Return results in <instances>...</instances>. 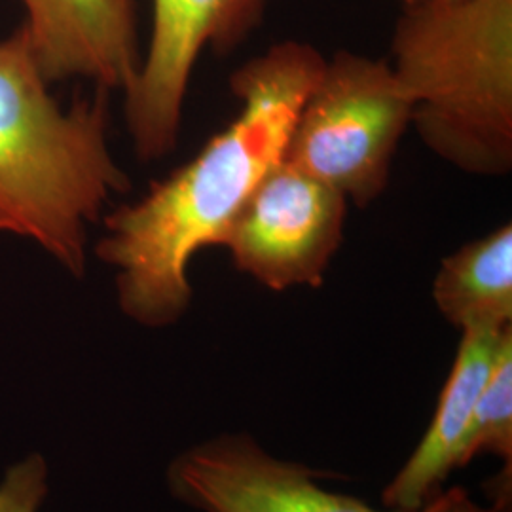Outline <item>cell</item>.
I'll use <instances>...</instances> for the list:
<instances>
[{
	"mask_svg": "<svg viewBox=\"0 0 512 512\" xmlns=\"http://www.w3.org/2000/svg\"><path fill=\"white\" fill-rule=\"evenodd\" d=\"M433 298L442 317L459 330L511 327V222L446 256Z\"/></svg>",
	"mask_w": 512,
	"mask_h": 512,
	"instance_id": "cell-10",
	"label": "cell"
},
{
	"mask_svg": "<svg viewBox=\"0 0 512 512\" xmlns=\"http://www.w3.org/2000/svg\"><path fill=\"white\" fill-rule=\"evenodd\" d=\"M46 495V465L31 456L14 465L0 484V512H37Z\"/></svg>",
	"mask_w": 512,
	"mask_h": 512,
	"instance_id": "cell-12",
	"label": "cell"
},
{
	"mask_svg": "<svg viewBox=\"0 0 512 512\" xmlns=\"http://www.w3.org/2000/svg\"><path fill=\"white\" fill-rule=\"evenodd\" d=\"M478 454H494L511 463L512 346L503 351L476 401L473 420L461 444L458 467H465Z\"/></svg>",
	"mask_w": 512,
	"mask_h": 512,
	"instance_id": "cell-11",
	"label": "cell"
},
{
	"mask_svg": "<svg viewBox=\"0 0 512 512\" xmlns=\"http://www.w3.org/2000/svg\"><path fill=\"white\" fill-rule=\"evenodd\" d=\"M431 512H503L499 507H482L475 503L463 488L442 490L431 499Z\"/></svg>",
	"mask_w": 512,
	"mask_h": 512,
	"instance_id": "cell-13",
	"label": "cell"
},
{
	"mask_svg": "<svg viewBox=\"0 0 512 512\" xmlns=\"http://www.w3.org/2000/svg\"><path fill=\"white\" fill-rule=\"evenodd\" d=\"M348 203L336 188L281 160L217 247L230 253L239 272L272 291L317 289L342 245Z\"/></svg>",
	"mask_w": 512,
	"mask_h": 512,
	"instance_id": "cell-6",
	"label": "cell"
},
{
	"mask_svg": "<svg viewBox=\"0 0 512 512\" xmlns=\"http://www.w3.org/2000/svg\"><path fill=\"white\" fill-rule=\"evenodd\" d=\"M404 6H420V4H433V2H452V0H401Z\"/></svg>",
	"mask_w": 512,
	"mask_h": 512,
	"instance_id": "cell-14",
	"label": "cell"
},
{
	"mask_svg": "<svg viewBox=\"0 0 512 512\" xmlns=\"http://www.w3.org/2000/svg\"><path fill=\"white\" fill-rule=\"evenodd\" d=\"M325 61L308 42L283 40L243 63L230 76V92L241 103L234 122L139 200L103 215L95 255L116 270L118 302L129 319L162 329L183 317L192 300V258L217 247L256 186L283 160Z\"/></svg>",
	"mask_w": 512,
	"mask_h": 512,
	"instance_id": "cell-1",
	"label": "cell"
},
{
	"mask_svg": "<svg viewBox=\"0 0 512 512\" xmlns=\"http://www.w3.org/2000/svg\"><path fill=\"white\" fill-rule=\"evenodd\" d=\"M509 346L511 327L461 330L456 361L442 387L435 418L414 454L385 488V507L420 511L442 492V480L458 467L476 401Z\"/></svg>",
	"mask_w": 512,
	"mask_h": 512,
	"instance_id": "cell-9",
	"label": "cell"
},
{
	"mask_svg": "<svg viewBox=\"0 0 512 512\" xmlns=\"http://www.w3.org/2000/svg\"><path fill=\"white\" fill-rule=\"evenodd\" d=\"M21 27L50 84L126 92L141 65L135 0H19Z\"/></svg>",
	"mask_w": 512,
	"mask_h": 512,
	"instance_id": "cell-8",
	"label": "cell"
},
{
	"mask_svg": "<svg viewBox=\"0 0 512 512\" xmlns=\"http://www.w3.org/2000/svg\"><path fill=\"white\" fill-rule=\"evenodd\" d=\"M177 499L202 512H431L376 511L349 495L319 486L308 467L270 456L249 435H220L190 448L169 467Z\"/></svg>",
	"mask_w": 512,
	"mask_h": 512,
	"instance_id": "cell-7",
	"label": "cell"
},
{
	"mask_svg": "<svg viewBox=\"0 0 512 512\" xmlns=\"http://www.w3.org/2000/svg\"><path fill=\"white\" fill-rule=\"evenodd\" d=\"M50 86L19 23L0 38V236L33 241L82 277L90 226L129 177L110 150L109 92L65 107Z\"/></svg>",
	"mask_w": 512,
	"mask_h": 512,
	"instance_id": "cell-2",
	"label": "cell"
},
{
	"mask_svg": "<svg viewBox=\"0 0 512 512\" xmlns=\"http://www.w3.org/2000/svg\"><path fill=\"white\" fill-rule=\"evenodd\" d=\"M412 103L387 59L340 50L294 120L283 160L368 207L387 188Z\"/></svg>",
	"mask_w": 512,
	"mask_h": 512,
	"instance_id": "cell-4",
	"label": "cell"
},
{
	"mask_svg": "<svg viewBox=\"0 0 512 512\" xmlns=\"http://www.w3.org/2000/svg\"><path fill=\"white\" fill-rule=\"evenodd\" d=\"M268 0H152V31L124 116L141 162H158L179 141L184 101L200 55L234 52L264 23Z\"/></svg>",
	"mask_w": 512,
	"mask_h": 512,
	"instance_id": "cell-5",
	"label": "cell"
},
{
	"mask_svg": "<svg viewBox=\"0 0 512 512\" xmlns=\"http://www.w3.org/2000/svg\"><path fill=\"white\" fill-rule=\"evenodd\" d=\"M389 65L435 156L475 177L511 173L512 0L404 6Z\"/></svg>",
	"mask_w": 512,
	"mask_h": 512,
	"instance_id": "cell-3",
	"label": "cell"
}]
</instances>
